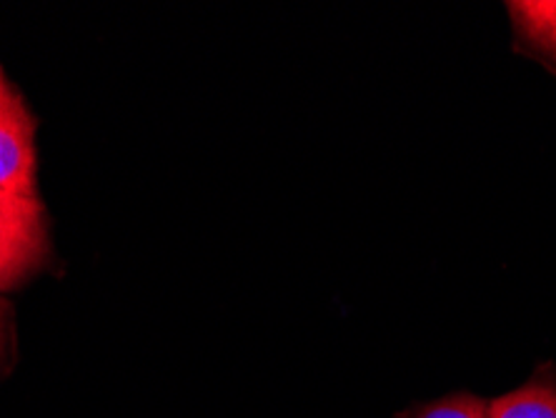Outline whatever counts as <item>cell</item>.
<instances>
[{
  "mask_svg": "<svg viewBox=\"0 0 556 418\" xmlns=\"http://www.w3.org/2000/svg\"><path fill=\"white\" fill-rule=\"evenodd\" d=\"M48 251L51 241L38 195L0 199V296L36 276L46 264Z\"/></svg>",
  "mask_w": 556,
  "mask_h": 418,
  "instance_id": "6da1fadb",
  "label": "cell"
},
{
  "mask_svg": "<svg viewBox=\"0 0 556 418\" xmlns=\"http://www.w3.org/2000/svg\"><path fill=\"white\" fill-rule=\"evenodd\" d=\"M38 195L36 121L13 86L0 90V199Z\"/></svg>",
  "mask_w": 556,
  "mask_h": 418,
  "instance_id": "7a4b0ae2",
  "label": "cell"
},
{
  "mask_svg": "<svg viewBox=\"0 0 556 418\" xmlns=\"http://www.w3.org/2000/svg\"><path fill=\"white\" fill-rule=\"evenodd\" d=\"M506 8H509L517 51L534 55L556 68V3H549V0L517 3L511 0Z\"/></svg>",
  "mask_w": 556,
  "mask_h": 418,
  "instance_id": "3957f363",
  "label": "cell"
},
{
  "mask_svg": "<svg viewBox=\"0 0 556 418\" xmlns=\"http://www.w3.org/2000/svg\"><path fill=\"white\" fill-rule=\"evenodd\" d=\"M489 418H556V387L536 379L489 404Z\"/></svg>",
  "mask_w": 556,
  "mask_h": 418,
  "instance_id": "277c9868",
  "label": "cell"
},
{
  "mask_svg": "<svg viewBox=\"0 0 556 418\" xmlns=\"http://www.w3.org/2000/svg\"><path fill=\"white\" fill-rule=\"evenodd\" d=\"M406 418H489V404L469 396V393H456V396L441 398L437 404L421 406Z\"/></svg>",
  "mask_w": 556,
  "mask_h": 418,
  "instance_id": "5b68a950",
  "label": "cell"
},
{
  "mask_svg": "<svg viewBox=\"0 0 556 418\" xmlns=\"http://www.w3.org/2000/svg\"><path fill=\"white\" fill-rule=\"evenodd\" d=\"M5 321H8V303L0 299V356H3V343H5Z\"/></svg>",
  "mask_w": 556,
  "mask_h": 418,
  "instance_id": "8992f818",
  "label": "cell"
},
{
  "mask_svg": "<svg viewBox=\"0 0 556 418\" xmlns=\"http://www.w3.org/2000/svg\"><path fill=\"white\" fill-rule=\"evenodd\" d=\"M8 84H5V78H3V71H0V90H3Z\"/></svg>",
  "mask_w": 556,
  "mask_h": 418,
  "instance_id": "52a82bcc",
  "label": "cell"
}]
</instances>
